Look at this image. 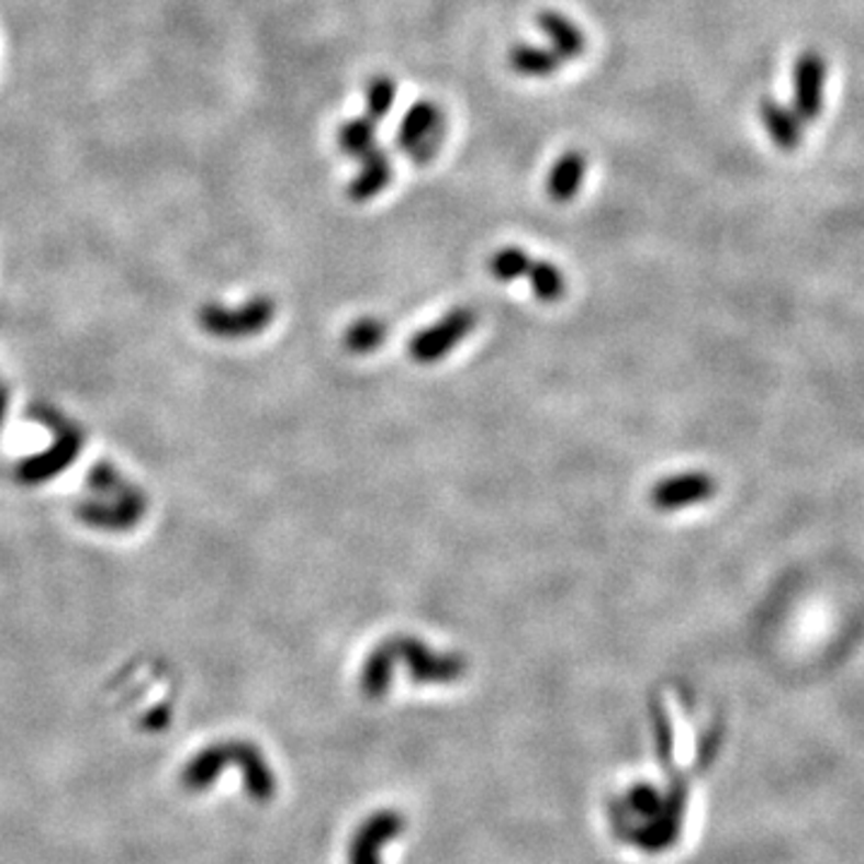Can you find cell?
I'll return each instance as SVG.
<instances>
[{
  "instance_id": "1",
  "label": "cell",
  "mask_w": 864,
  "mask_h": 864,
  "mask_svg": "<svg viewBox=\"0 0 864 864\" xmlns=\"http://www.w3.org/2000/svg\"><path fill=\"white\" fill-rule=\"evenodd\" d=\"M447 135V121L433 101L414 104L399 123L396 147L414 164H430L440 154Z\"/></svg>"
},
{
  "instance_id": "2",
  "label": "cell",
  "mask_w": 864,
  "mask_h": 864,
  "mask_svg": "<svg viewBox=\"0 0 864 864\" xmlns=\"http://www.w3.org/2000/svg\"><path fill=\"white\" fill-rule=\"evenodd\" d=\"M475 313L471 307H455L442 319H437L428 329L418 332L414 339L408 341V356L420 366L437 363L445 358L451 348L463 341L475 329Z\"/></svg>"
},
{
  "instance_id": "3",
  "label": "cell",
  "mask_w": 864,
  "mask_h": 864,
  "mask_svg": "<svg viewBox=\"0 0 864 864\" xmlns=\"http://www.w3.org/2000/svg\"><path fill=\"white\" fill-rule=\"evenodd\" d=\"M390 647L394 655L408 665L411 677L416 682H451L467 670L463 658L455 653H437L428 643L414 637H394L390 639Z\"/></svg>"
},
{
  "instance_id": "4",
  "label": "cell",
  "mask_w": 864,
  "mask_h": 864,
  "mask_svg": "<svg viewBox=\"0 0 864 864\" xmlns=\"http://www.w3.org/2000/svg\"><path fill=\"white\" fill-rule=\"evenodd\" d=\"M716 493L718 483L714 475L702 471H687L658 481L651 487L649 500L658 512H677L692 505H702V502L711 500Z\"/></svg>"
},
{
  "instance_id": "5",
  "label": "cell",
  "mask_w": 864,
  "mask_h": 864,
  "mask_svg": "<svg viewBox=\"0 0 864 864\" xmlns=\"http://www.w3.org/2000/svg\"><path fill=\"white\" fill-rule=\"evenodd\" d=\"M827 63L815 51L799 56L795 63V115L811 123L823 109V85H827Z\"/></svg>"
},
{
  "instance_id": "6",
  "label": "cell",
  "mask_w": 864,
  "mask_h": 864,
  "mask_svg": "<svg viewBox=\"0 0 864 864\" xmlns=\"http://www.w3.org/2000/svg\"><path fill=\"white\" fill-rule=\"evenodd\" d=\"M274 315L277 305L272 299H255L236 313L210 311L204 322H207V327L214 334H222V337H245V334L262 332L274 319Z\"/></svg>"
},
{
  "instance_id": "7",
  "label": "cell",
  "mask_w": 864,
  "mask_h": 864,
  "mask_svg": "<svg viewBox=\"0 0 864 864\" xmlns=\"http://www.w3.org/2000/svg\"><path fill=\"white\" fill-rule=\"evenodd\" d=\"M358 161H360V169L351 183H348L346 195H348V200H354V202H370V200H375L380 192L390 188L392 178H394L392 159L384 149L375 147Z\"/></svg>"
},
{
  "instance_id": "8",
  "label": "cell",
  "mask_w": 864,
  "mask_h": 864,
  "mask_svg": "<svg viewBox=\"0 0 864 864\" xmlns=\"http://www.w3.org/2000/svg\"><path fill=\"white\" fill-rule=\"evenodd\" d=\"M586 171H588V161L584 157V152H576V149L564 152L562 157L552 164V169L548 173L546 180L548 198L558 204L572 202L584 186Z\"/></svg>"
},
{
  "instance_id": "9",
  "label": "cell",
  "mask_w": 864,
  "mask_h": 864,
  "mask_svg": "<svg viewBox=\"0 0 864 864\" xmlns=\"http://www.w3.org/2000/svg\"><path fill=\"white\" fill-rule=\"evenodd\" d=\"M536 22H538V27L543 30V34L550 38L554 54H558L564 63L584 56L586 34L574 20L562 15V12H558V10H546V12H540Z\"/></svg>"
},
{
  "instance_id": "10",
  "label": "cell",
  "mask_w": 864,
  "mask_h": 864,
  "mask_svg": "<svg viewBox=\"0 0 864 864\" xmlns=\"http://www.w3.org/2000/svg\"><path fill=\"white\" fill-rule=\"evenodd\" d=\"M759 113L768 137L773 139V145L788 152L799 145L803 131H799V119L795 115V111H788L785 106L776 104V101H761Z\"/></svg>"
},
{
  "instance_id": "11",
  "label": "cell",
  "mask_w": 864,
  "mask_h": 864,
  "mask_svg": "<svg viewBox=\"0 0 864 864\" xmlns=\"http://www.w3.org/2000/svg\"><path fill=\"white\" fill-rule=\"evenodd\" d=\"M564 66V60L552 48L534 44H517L509 51V68L521 77H550Z\"/></svg>"
},
{
  "instance_id": "12",
  "label": "cell",
  "mask_w": 864,
  "mask_h": 864,
  "mask_svg": "<svg viewBox=\"0 0 864 864\" xmlns=\"http://www.w3.org/2000/svg\"><path fill=\"white\" fill-rule=\"evenodd\" d=\"M394 661H396V655L390 647V641L380 643V647L368 655L363 673H360V687H363V694L372 696V699H378V696L386 694V687H390V682H392Z\"/></svg>"
},
{
  "instance_id": "13",
  "label": "cell",
  "mask_w": 864,
  "mask_h": 864,
  "mask_svg": "<svg viewBox=\"0 0 864 864\" xmlns=\"http://www.w3.org/2000/svg\"><path fill=\"white\" fill-rule=\"evenodd\" d=\"M378 123L370 119V115H360V119L354 121H346L339 127V149L346 154V157L351 159H363L368 152H372L378 147Z\"/></svg>"
},
{
  "instance_id": "14",
  "label": "cell",
  "mask_w": 864,
  "mask_h": 864,
  "mask_svg": "<svg viewBox=\"0 0 864 864\" xmlns=\"http://www.w3.org/2000/svg\"><path fill=\"white\" fill-rule=\"evenodd\" d=\"M386 337H390V329H386L382 319L360 317L354 322V325H348V329L344 332V337H341V344L348 354L366 356V354L378 351Z\"/></svg>"
},
{
  "instance_id": "15",
  "label": "cell",
  "mask_w": 864,
  "mask_h": 864,
  "mask_svg": "<svg viewBox=\"0 0 864 864\" xmlns=\"http://www.w3.org/2000/svg\"><path fill=\"white\" fill-rule=\"evenodd\" d=\"M531 291L540 303H558L566 293V279L558 265L548 260H531V267L526 272Z\"/></svg>"
},
{
  "instance_id": "16",
  "label": "cell",
  "mask_w": 864,
  "mask_h": 864,
  "mask_svg": "<svg viewBox=\"0 0 864 864\" xmlns=\"http://www.w3.org/2000/svg\"><path fill=\"white\" fill-rule=\"evenodd\" d=\"M528 267H531V257H528L524 248H517V245H507V248L493 253V257L487 260V269L493 279L505 283L526 277Z\"/></svg>"
},
{
  "instance_id": "17",
  "label": "cell",
  "mask_w": 864,
  "mask_h": 864,
  "mask_svg": "<svg viewBox=\"0 0 864 864\" xmlns=\"http://www.w3.org/2000/svg\"><path fill=\"white\" fill-rule=\"evenodd\" d=\"M394 101H396V85L392 77L386 75L372 77L366 87V109H368L366 115H370V119L378 123L392 111Z\"/></svg>"
}]
</instances>
